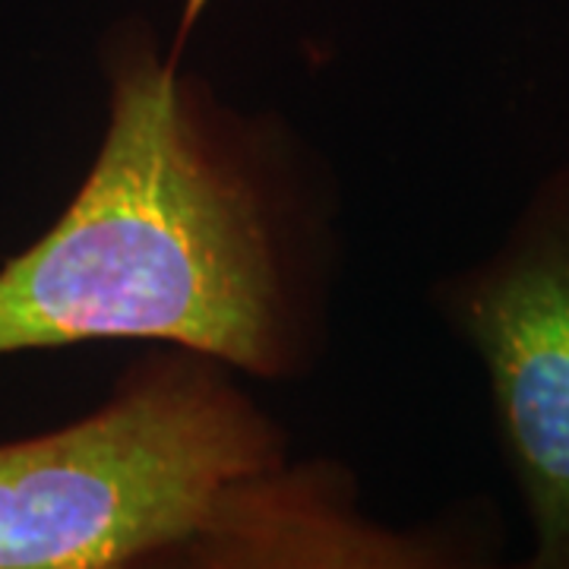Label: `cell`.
<instances>
[{
  "instance_id": "3957f363",
  "label": "cell",
  "mask_w": 569,
  "mask_h": 569,
  "mask_svg": "<svg viewBox=\"0 0 569 569\" xmlns=\"http://www.w3.org/2000/svg\"><path fill=\"white\" fill-rule=\"evenodd\" d=\"M433 307L485 367L529 567L569 569V162L535 183L485 260L433 284Z\"/></svg>"
},
{
  "instance_id": "6da1fadb",
  "label": "cell",
  "mask_w": 569,
  "mask_h": 569,
  "mask_svg": "<svg viewBox=\"0 0 569 569\" xmlns=\"http://www.w3.org/2000/svg\"><path fill=\"white\" fill-rule=\"evenodd\" d=\"M108 123L77 197L0 269V358L140 339L305 380L326 348L339 193L276 114H244L140 26L102 51Z\"/></svg>"
},
{
  "instance_id": "7a4b0ae2",
  "label": "cell",
  "mask_w": 569,
  "mask_h": 569,
  "mask_svg": "<svg viewBox=\"0 0 569 569\" xmlns=\"http://www.w3.org/2000/svg\"><path fill=\"white\" fill-rule=\"evenodd\" d=\"M231 373L174 348L92 415L0 443V569L408 563L358 522L342 475L288 466L284 430Z\"/></svg>"
}]
</instances>
